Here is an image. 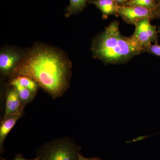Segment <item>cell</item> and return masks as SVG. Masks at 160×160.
Returning a JSON list of instances; mask_svg holds the SVG:
<instances>
[{
	"label": "cell",
	"mask_w": 160,
	"mask_h": 160,
	"mask_svg": "<svg viewBox=\"0 0 160 160\" xmlns=\"http://www.w3.org/2000/svg\"><path fill=\"white\" fill-rule=\"evenodd\" d=\"M120 6H123L129 0H114Z\"/></svg>",
	"instance_id": "17"
},
{
	"label": "cell",
	"mask_w": 160,
	"mask_h": 160,
	"mask_svg": "<svg viewBox=\"0 0 160 160\" xmlns=\"http://www.w3.org/2000/svg\"><path fill=\"white\" fill-rule=\"evenodd\" d=\"M23 109L17 92L13 87L7 93L4 119L14 115H22Z\"/></svg>",
	"instance_id": "6"
},
{
	"label": "cell",
	"mask_w": 160,
	"mask_h": 160,
	"mask_svg": "<svg viewBox=\"0 0 160 160\" xmlns=\"http://www.w3.org/2000/svg\"><path fill=\"white\" fill-rule=\"evenodd\" d=\"M158 32H159V33H160V27L159 28V31Z\"/></svg>",
	"instance_id": "21"
},
{
	"label": "cell",
	"mask_w": 160,
	"mask_h": 160,
	"mask_svg": "<svg viewBox=\"0 0 160 160\" xmlns=\"http://www.w3.org/2000/svg\"><path fill=\"white\" fill-rule=\"evenodd\" d=\"M12 86L17 92L23 108L26 104L33 99L35 95V93L20 85L15 84Z\"/></svg>",
	"instance_id": "12"
},
{
	"label": "cell",
	"mask_w": 160,
	"mask_h": 160,
	"mask_svg": "<svg viewBox=\"0 0 160 160\" xmlns=\"http://www.w3.org/2000/svg\"><path fill=\"white\" fill-rule=\"evenodd\" d=\"M78 160H96V158H86L84 157L82 154L79 153L78 156Z\"/></svg>",
	"instance_id": "16"
},
{
	"label": "cell",
	"mask_w": 160,
	"mask_h": 160,
	"mask_svg": "<svg viewBox=\"0 0 160 160\" xmlns=\"http://www.w3.org/2000/svg\"><path fill=\"white\" fill-rule=\"evenodd\" d=\"M146 52L160 57V45H158V44H155L154 45L151 44L146 49Z\"/></svg>",
	"instance_id": "14"
},
{
	"label": "cell",
	"mask_w": 160,
	"mask_h": 160,
	"mask_svg": "<svg viewBox=\"0 0 160 160\" xmlns=\"http://www.w3.org/2000/svg\"><path fill=\"white\" fill-rule=\"evenodd\" d=\"M123 6H139L157 11L158 9L157 0H129Z\"/></svg>",
	"instance_id": "13"
},
{
	"label": "cell",
	"mask_w": 160,
	"mask_h": 160,
	"mask_svg": "<svg viewBox=\"0 0 160 160\" xmlns=\"http://www.w3.org/2000/svg\"><path fill=\"white\" fill-rule=\"evenodd\" d=\"M157 3L158 4V9L160 8V0H157Z\"/></svg>",
	"instance_id": "18"
},
{
	"label": "cell",
	"mask_w": 160,
	"mask_h": 160,
	"mask_svg": "<svg viewBox=\"0 0 160 160\" xmlns=\"http://www.w3.org/2000/svg\"><path fill=\"white\" fill-rule=\"evenodd\" d=\"M158 17L160 18V8L158 9Z\"/></svg>",
	"instance_id": "19"
},
{
	"label": "cell",
	"mask_w": 160,
	"mask_h": 160,
	"mask_svg": "<svg viewBox=\"0 0 160 160\" xmlns=\"http://www.w3.org/2000/svg\"><path fill=\"white\" fill-rule=\"evenodd\" d=\"M149 19H144L135 25V30L132 37L139 43L145 50L152 43L158 44V32L157 31L156 26L152 25Z\"/></svg>",
	"instance_id": "5"
},
{
	"label": "cell",
	"mask_w": 160,
	"mask_h": 160,
	"mask_svg": "<svg viewBox=\"0 0 160 160\" xmlns=\"http://www.w3.org/2000/svg\"><path fill=\"white\" fill-rule=\"evenodd\" d=\"M118 15L121 17L125 22L134 25L144 19L152 20L159 18L157 10L139 6H119Z\"/></svg>",
	"instance_id": "4"
},
{
	"label": "cell",
	"mask_w": 160,
	"mask_h": 160,
	"mask_svg": "<svg viewBox=\"0 0 160 160\" xmlns=\"http://www.w3.org/2000/svg\"><path fill=\"white\" fill-rule=\"evenodd\" d=\"M88 3L93 4L99 9L104 19L112 15L118 16V9L120 6L114 0H89Z\"/></svg>",
	"instance_id": "8"
},
{
	"label": "cell",
	"mask_w": 160,
	"mask_h": 160,
	"mask_svg": "<svg viewBox=\"0 0 160 160\" xmlns=\"http://www.w3.org/2000/svg\"><path fill=\"white\" fill-rule=\"evenodd\" d=\"M81 148L69 138L46 143L37 151L38 160H78Z\"/></svg>",
	"instance_id": "3"
},
{
	"label": "cell",
	"mask_w": 160,
	"mask_h": 160,
	"mask_svg": "<svg viewBox=\"0 0 160 160\" xmlns=\"http://www.w3.org/2000/svg\"><path fill=\"white\" fill-rule=\"evenodd\" d=\"M96 160H102L98 158H96Z\"/></svg>",
	"instance_id": "20"
},
{
	"label": "cell",
	"mask_w": 160,
	"mask_h": 160,
	"mask_svg": "<svg viewBox=\"0 0 160 160\" xmlns=\"http://www.w3.org/2000/svg\"><path fill=\"white\" fill-rule=\"evenodd\" d=\"M3 160H7L6 159L3 158H1ZM38 158L37 157L35 158L34 159H27L23 157L22 156V155L18 154L16 156L15 158L14 159L12 160H38Z\"/></svg>",
	"instance_id": "15"
},
{
	"label": "cell",
	"mask_w": 160,
	"mask_h": 160,
	"mask_svg": "<svg viewBox=\"0 0 160 160\" xmlns=\"http://www.w3.org/2000/svg\"><path fill=\"white\" fill-rule=\"evenodd\" d=\"M93 57L106 64L127 62L135 56L146 52L145 49L131 35L121 34L119 22H111L92 42Z\"/></svg>",
	"instance_id": "2"
},
{
	"label": "cell",
	"mask_w": 160,
	"mask_h": 160,
	"mask_svg": "<svg viewBox=\"0 0 160 160\" xmlns=\"http://www.w3.org/2000/svg\"><path fill=\"white\" fill-rule=\"evenodd\" d=\"M71 63L62 52L47 46H36L21 58L11 72L13 78L34 80L53 99L62 96L69 88Z\"/></svg>",
	"instance_id": "1"
},
{
	"label": "cell",
	"mask_w": 160,
	"mask_h": 160,
	"mask_svg": "<svg viewBox=\"0 0 160 160\" xmlns=\"http://www.w3.org/2000/svg\"><path fill=\"white\" fill-rule=\"evenodd\" d=\"M21 116L14 115L4 119L2 121L0 126V152L1 153L4 151L3 144L5 139Z\"/></svg>",
	"instance_id": "9"
},
{
	"label": "cell",
	"mask_w": 160,
	"mask_h": 160,
	"mask_svg": "<svg viewBox=\"0 0 160 160\" xmlns=\"http://www.w3.org/2000/svg\"><path fill=\"white\" fill-rule=\"evenodd\" d=\"M1 160H2V158H1Z\"/></svg>",
	"instance_id": "22"
},
{
	"label": "cell",
	"mask_w": 160,
	"mask_h": 160,
	"mask_svg": "<svg viewBox=\"0 0 160 160\" xmlns=\"http://www.w3.org/2000/svg\"><path fill=\"white\" fill-rule=\"evenodd\" d=\"M15 84L27 88L35 93L40 87L39 84L34 80L25 76H18L12 79L9 85L12 86Z\"/></svg>",
	"instance_id": "10"
},
{
	"label": "cell",
	"mask_w": 160,
	"mask_h": 160,
	"mask_svg": "<svg viewBox=\"0 0 160 160\" xmlns=\"http://www.w3.org/2000/svg\"><path fill=\"white\" fill-rule=\"evenodd\" d=\"M88 0H69V6L66 9L65 17L69 18L72 15L82 11L86 8Z\"/></svg>",
	"instance_id": "11"
},
{
	"label": "cell",
	"mask_w": 160,
	"mask_h": 160,
	"mask_svg": "<svg viewBox=\"0 0 160 160\" xmlns=\"http://www.w3.org/2000/svg\"><path fill=\"white\" fill-rule=\"evenodd\" d=\"M21 57L16 52L12 50L1 52L0 54V69L5 74L11 73L21 60Z\"/></svg>",
	"instance_id": "7"
}]
</instances>
